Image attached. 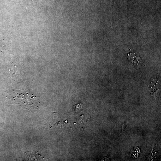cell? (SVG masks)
I'll list each match as a JSON object with an SVG mask.
<instances>
[{
	"label": "cell",
	"mask_w": 161,
	"mask_h": 161,
	"mask_svg": "<svg viewBox=\"0 0 161 161\" xmlns=\"http://www.w3.org/2000/svg\"><path fill=\"white\" fill-rule=\"evenodd\" d=\"M139 148L138 147L135 148L133 149L131 152V154H133L135 158H137L140 152Z\"/></svg>",
	"instance_id": "cell-1"
},
{
	"label": "cell",
	"mask_w": 161,
	"mask_h": 161,
	"mask_svg": "<svg viewBox=\"0 0 161 161\" xmlns=\"http://www.w3.org/2000/svg\"><path fill=\"white\" fill-rule=\"evenodd\" d=\"M156 154V152L155 151H154V150L153 149H152V151L151 152V154H150V156L149 158H152V157L154 156H155V154Z\"/></svg>",
	"instance_id": "cell-3"
},
{
	"label": "cell",
	"mask_w": 161,
	"mask_h": 161,
	"mask_svg": "<svg viewBox=\"0 0 161 161\" xmlns=\"http://www.w3.org/2000/svg\"><path fill=\"white\" fill-rule=\"evenodd\" d=\"M75 109L76 111H79L81 109V108L82 107V105L81 104H76L74 106Z\"/></svg>",
	"instance_id": "cell-2"
}]
</instances>
